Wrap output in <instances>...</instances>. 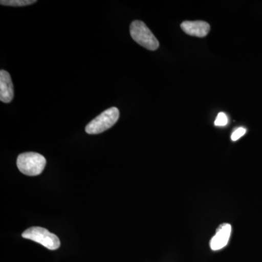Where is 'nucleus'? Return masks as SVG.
<instances>
[{
    "instance_id": "nucleus-6",
    "label": "nucleus",
    "mask_w": 262,
    "mask_h": 262,
    "mask_svg": "<svg viewBox=\"0 0 262 262\" xmlns=\"http://www.w3.org/2000/svg\"><path fill=\"white\" fill-rule=\"evenodd\" d=\"M14 97V88L11 77L7 71H0V101L10 103Z\"/></svg>"
},
{
    "instance_id": "nucleus-7",
    "label": "nucleus",
    "mask_w": 262,
    "mask_h": 262,
    "mask_svg": "<svg viewBox=\"0 0 262 262\" xmlns=\"http://www.w3.org/2000/svg\"><path fill=\"white\" fill-rule=\"evenodd\" d=\"M181 28L186 34L196 37H206L211 29L209 24L203 20L183 22Z\"/></svg>"
},
{
    "instance_id": "nucleus-9",
    "label": "nucleus",
    "mask_w": 262,
    "mask_h": 262,
    "mask_svg": "<svg viewBox=\"0 0 262 262\" xmlns=\"http://www.w3.org/2000/svg\"><path fill=\"white\" fill-rule=\"evenodd\" d=\"M227 123H228V117H227V115L224 113L219 114L214 122L215 126H226Z\"/></svg>"
},
{
    "instance_id": "nucleus-3",
    "label": "nucleus",
    "mask_w": 262,
    "mask_h": 262,
    "mask_svg": "<svg viewBox=\"0 0 262 262\" xmlns=\"http://www.w3.org/2000/svg\"><path fill=\"white\" fill-rule=\"evenodd\" d=\"M120 111L117 107H111L105 110L94 119L85 127L87 134L91 135L99 134L111 128L119 120Z\"/></svg>"
},
{
    "instance_id": "nucleus-2",
    "label": "nucleus",
    "mask_w": 262,
    "mask_h": 262,
    "mask_svg": "<svg viewBox=\"0 0 262 262\" xmlns=\"http://www.w3.org/2000/svg\"><path fill=\"white\" fill-rule=\"evenodd\" d=\"M130 34L135 42L149 51H156L159 48V41L147 26L141 20H134L131 23Z\"/></svg>"
},
{
    "instance_id": "nucleus-5",
    "label": "nucleus",
    "mask_w": 262,
    "mask_h": 262,
    "mask_svg": "<svg viewBox=\"0 0 262 262\" xmlns=\"http://www.w3.org/2000/svg\"><path fill=\"white\" fill-rule=\"evenodd\" d=\"M232 226L229 224H222L217 229L216 232L211 239L210 246L213 251H219L225 248L230 238Z\"/></svg>"
},
{
    "instance_id": "nucleus-1",
    "label": "nucleus",
    "mask_w": 262,
    "mask_h": 262,
    "mask_svg": "<svg viewBox=\"0 0 262 262\" xmlns=\"http://www.w3.org/2000/svg\"><path fill=\"white\" fill-rule=\"evenodd\" d=\"M46 165V159L36 152H25L18 155L17 166L24 175L35 177L42 173Z\"/></svg>"
},
{
    "instance_id": "nucleus-10",
    "label": "nucleus",
    "mask_w": 262,
    "mask_h": 262,
    "mask_svg": "<svg viewBox=\"0 0 262 262\" xmlns=\"http://www.w3.org/2000/svg\"><path fill=\"white\" fill-rule=\"evenodd\" d=\"M246 133V128L242 127H238V128L236 129V130L232 133V136H231V139L233 141H237L239 139H241L243 136H244Z\"/></svg>"
},
{
    "instance_id": "nucleus-4",
    "label": "nucleus",
    "mask_w": 262,
    "mask_h": 262,
    "mask_svg": "<svg viewBox=\"0 0 262 262\" xmlns=\"http://www.w3.org/2000/svg\"><path fill=\"white\" fill-rule=\"evenodd\" d=\"M24 238L31 239L42 245L48 249H58L61 246L60 239L56 234L51 233L48 229L40 227H33L24 231L22 234Z\"/></svg>"
},
{
    "instance_id": "nucleus-8",
    "label": "nucleus",
    "mask_w": 262,
    "mask_h": 262,
    "mask_svg": "<svg viewBox=\"0 0 262 262\" xmlns=\"http://www.w3.org/2000/svg\"><path fill=\"white\" fill-rule=\"evenodd\" d=\"M35 0H1L0 4L6 6L23 7L34 4Z\"/></svg>"
}]
</instances>
